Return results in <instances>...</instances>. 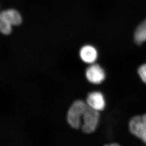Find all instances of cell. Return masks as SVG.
I'll use <instances>...</instances> for the list:
<instances>
[{"label":"cell","mask_w":146,"mask_h":146,"mask_svg":"<svg viewBox=\"0 0 146 146\" xmlns=\"http://www.w3.org/2000/svg\"><path fill=\"white\" fill-rule=\"evenodd\" d=\"M138 73L144 82L146 83V64L141 66L138 69Z\"/></svg>","instance_id":"10"},{"label":"cell","mask_w":146,"mask_h":146,"mask_svg":"<svg viewBox=\"0 0 146 146\" xmlns=\"http://www.w3.org/2000/svg\"><path fill=\"white\" fill-rule=\"evenodd\" d=\"M82 117L84 124L81 128L82 131L85 133H91L95 131L98 126L99 112L88 105Z\"/></svg>","instance_id":"2"},{"label":"cell","mask_w":146,"mask_h":146,"mask_svg":"<svg viewBox=\"0 0 146 146\" xmlns=\"http://www.w3.org/2000/svg\"><path fill=\"white\" fill-rule=\"evenodd\" d=\"M11 26V24L7 21L0 20V31L3 34L6 35L10 34L12 31Z\"/></svg>","instance_id":"9"},{"label":"cell","mask_w":146,"mask_h":146,"mask_svg":"<svg viewBox=\"0 0 146 146\" xmlns=\"http://www.w3.org/2000/svg\"><path fill=\"white\" fill-rule=\"evenodd\" d=\"M87 104L88 106L99 111L104 109L106 103L103 96L100 92H94L88 94Z\"/></svg>","instance_id":"5"},{"label":"cell","mask_w":146,"mask_h":146,"mask_svg":"<svg viewBox=\"0 0 146 146\" xmlns=\"http://www.w3.org/2000/svg\"><path fill=\"white\" fill-rule=\"evenodd\" d=\"M129 127L130 131L133 134L146 143V114L132 118L130 121Z\"/></svg>","instance_id":"3"},{"label":"cell","mask_w":146,"mask_h":146,"mask_svg":"<svg viewBox=\"0 0 146 146\" xmlns=\"http://www.w3.org/2000/svg\"><path fill=\"white\" fill-rule=\"evenodd\" d=\"M80 55L84 62L92 64L97 59L98 52L92 46L87 45L81 48L80 52Z\"/></svg>","instance_id":"7"},{"label":"cell","mask_w":146,"mask_h":146,"mask_svg":"<svg viewBox=\"0 0 146 146\" xmlns=\"http://www.w3.org/2000/svg\"><path fill=\"white\" fill-rule=\"evenodd\" d=\"M86 77L90 82L99 84L105 79V72L100 66L95 64L87 68L86 70Z\"/></svg>","instance_id":"4"},{"label":"cell","mask_w":146,"mask_h":146,"mask_svg":"<svg viewBox=\"0 0 146 146\" xmlns=\"http://www.w3.org/2000/svg\"><path fill=\"white\" fill-rule=\"evenodd\" d=\"M108 145V146H111V145H112V146H117V145H118V144H108V145Z\"/></svg>","instance_id":"11"},{"label":"cell","mask_w":146,"mask_h":146,"mask_svg":"<svg viewBox=\"0 0 146 146\" xmlns=\"http://www.w3.org/2000/svg\"><path fill=\"white\" fill-rule=\"evenodd\" d=\"M0 20L7 21L13 26H19L22 22L21 14L14 9L2 11L0 14Z\"/></svg>","instance_id":"6"},{"label":"cell","mask_w":146,"mask_h":146,"mask_svg":"<svg viewBox=\"0 0 146 146\" xmlns=\"http://www.w3.org/2000/svg\"><path fill=\"white\" fill-rule=\"evenodd\" d=\"M88 105L80 100L73 102L68 111L67 121L70 127L78 129L80 126V117L83 115Z\"/></svg>","instance_id":"1"},{"label":"cell","mask_w":146,"mask_h":146,"mask_svg":"<svg viewBox=\"0 0 146 146\" xmlns=\"http://www.w3.org/2000/svg\"><path fill=\"white\" fill-rule=\"evenodd\" d=\"M134 41L138 44H141L146 41V19L137 28L134 34Z\"/></svg>","instance_id":"8"}]
</instances>
